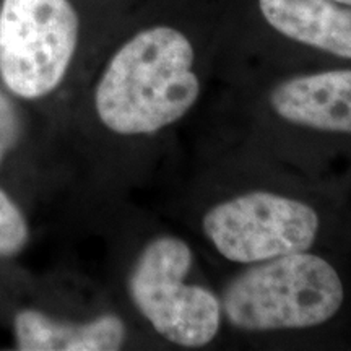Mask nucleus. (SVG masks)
<instances>
[{"mask_svg": "<svg viewBox=\"0 0 351 351\" xmlns=\"http://www.w3.org/2000/svg\"><path fill=\"white\" fill-rule=\"evenodd\" d=\"M195 51L178 28L142 29L122 44L101 73L95 109L119 135H150L181 121L200 96Z\"/></svg>", "mask_w": 351, "mask_h": 351, "instance_id": "1", "label": "nucleus"}, {"mask_svg": "<svg viewBox=\"0 0 351 351\" xmlns=\"http://www.w3.org/2000/svg\"><path fill=\"white\" fill-rule=\"evenodd\" d=\"M343 298L332 263L304 251L252 263L226 285L219 302L238 330L276 332L322 326L339 313Z\"/></svg>", "mask_w": 351, "mask_h": 351, "instance_id": "2", "label": "nucleus"}, {"mask_svg": "<svg viewBox=\"0 0 351 351\" xmlns=\"http://www.w3.org/2000/svg\"><path fill=\"white\" fill-rule=\"evenodd\" d=\"M194 254L178 236L150 241L132 267L129 296L156 333L171 343L200 348L221 327V302L200 285L186 282Z\"/></svg>", "mask_w": 351, "mask_h": 351, "instance_id": "3", "label": "nucleus"}, {"mask_svg": "<svg viewBox=\"0 0 351 351\" xmlns=\"http://www.w3.org/2000/svg\"><path fill=\"white\" fill-rule=\"evenodd\" d=\"M80 19L70 0H2L0 82L23 99L49 96L75 56Z\"/></svg>", "mask_w": 351, "mask_h": 351, "instance_id": "4", "label": "nucleus"}, {"mask_svg": "<svg viewBox=\"0 0 351 351\" xmlns=\"http://www.w3.org/2000/svg\"><path fill=\"white\" fill-rule=\"evenodd\" d=\"M319 228V215L306 202L267 191L219 202L202 218V231L219 256L243 265L309 251Z\"/></svg>", "mask_w": 351, "mask_h": 351, "instance_id": "5", "label": "nucleus"}, {"mask_svg": "<svg viewBox=\"0 0 351 351\" xmlns=\"http://www.w3.org/2000/svg\"><path fill=\"white\" fill-rule=\"evenodd\" d=\"M270 106L289 124L351 135V70L288 78L271 90Z\"/></svg>", "mask_w": 351, "mask_h": 351, "instance_id": "6", "label": "nucleus"}, {"mask_svg": "<svg viewBox=\"0 0 351 351\" xmlns=\"http://www.w3.org/2000/svg\"><path fill=\"white\" fill-rule=\"evenodd\" d=\"M258 8L282 36L351 59V7L333 0H258Z\"/></svg>", "mask_w": 351, "mask_h": 351, "instance_id": "7", "label": "nucleus"}, {"mask_svg": "<svg viewBox=\"0 0 351 351\" xmlns=\"http://www.w3.org/2000/svg\"><path fill=\"white\" fill-rule=\"evenodd\" d=\"M16 350L21 351H116L124 345L125 324L114 314L88 322L57 320L36 309L13 317Z\"/></svg>", "mask_w": 351, "mask_h": 351, "instance_id": "8", "label": "nucleus"}, {"mask_svg": "<svg viewBox=\"0 0 351 351\" xmlns=\"http://www.w3.org/2000/svg\"><path fill=\"white\" fill-rule=\"evenodd\" d=\"M28 239L29 228L23 212L0 187V258L16 256Z\"/></svg>", "mask_w": 351, "mask_h": 351, "instance_id": "9", "label": "nucleus"}, {"mask_svg": "<svg viewBox=\"0 0 351 351\" xmlns=\"http://www.w3.org/2000/svg\"><path fill=\"white\" fill-rule=\"evenodd\" d=\"M23 114L12 93L0 86V166L15 150L23 135Z\"/></svg>", "mask_w": 351, "mask_h": 351, "instance_id": "10", "label": "nucleus"}, {"mask_svg": "<svg viewBox=\"0 0 351 351\" xmlns=\"http://www.w3.org/2000/svg\"><path fill=\"white\" fill-rule=\"evenodd\" d=\"M333 2L341 3V5H348V7H351V0H333Z\"/></svg>", "mask_w": 351, "mask_h": 351, "instance_id": "11", "label": "nucleus"}]
</instances>
